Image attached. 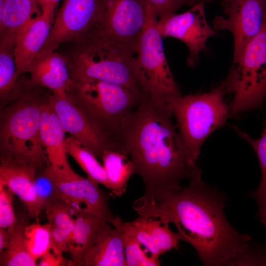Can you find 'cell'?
I'll use <instances>...</instances> for the list:
<instances>
[{
    "instance_id": "obj_9",
    "label": "cell",
    "mask_w": 266,
    "mask_h": 266,
    "mask_svg": "<svg viewBox=\"0 0 266 266\" xmlns=\"http://www.w3.org/2000/svg\"><path fill=\"white\" fill-rule=\"evenodd\" d=\"M147 19L144 0H102L96 33L126 46L134 54Z\"/></svg>"
},
{
    "instance_id": "obj_13",
    "label": "cell",
    "mask_w": 266,
    "mask_h": 266,
    "mask_svg": "<svg viewBox=\"0 0 266 266\" xmlns=\"http://www.w3.org/2000/svg\"><path fill=\"white\" fill-rule=\"evenodd\" d=\"M49 171L54 179L59 200L69 205L77 213H89L100 217L112 225L116 216L110 210V194L101 190L99 184L88 177L84 178L75 172L65 175Z\"/></svg>"
},
{
    "instance_id": "obj_24",
    "label": "cell",
    "mask_w": 266,
    "mask_h": 266,
    "mask_svg": "<svg viewBox=\"0 0 266 266\" xmlns=\"http://www.w3.org/2000/svg\"><path fill=\"white\" fill-rule=\"evenodd\" d=\"M128 157L127 154L114 148L105 150L101 157L112 197H120L125 193L127 182L135 173L134 165Z\"/></svg>"
},
{
    "instance_id": "obj_35",
    "label": "cell",
    "mask_w": 266,
    "mask_h": 266,
    "mask_svg": "<svg viewBox=\"0 0 266 266\" xmlns=\"http://www.w3.org/2000/svg\"><path fill=\"white\" fill-rule=\"evenodd\" d=\"M63 253L51 248L39 260L38 266H67L69 260H66Z\"/></svg>"
},
{
    "instance_id": "obj_12",
    "label": "cell",
    "mask_w": 266,
    "mask_h": 266,
    "mask_svg": "<svg viewBox=\"0 0 266 266\" xmlns=\"http://www.w3.org/2000/svg\"><path fill=\"white\" fill-rule=\"evenodd\" d=\"M157 27L162 37H173L185 44L189 50L187 65L190 67L197 65L200 53L207 50V39L217 33L206 20L202 1L182 13L158 19Z\"/></svg>"
},
{
    "instance_id": "obj_39",
    "label": "cell",
    "mask_w": 266,
    "mask_h": 266,
    "mask_svg": "<svg viewBox=\"0 0 266 266\" xmlns=\"http://www.w3.org/2000/svg\"><path fill=\"white\" fill-rule=\"evenodd\" d=\"M198 0L203 2V1H210V0Z\"/></svg>"
},
{
    "instance_id": "obj_21",
    "label": "cell",
    "mask_w": 266,
    "mask_h": 266,
    "mask_svg": "<svg viewBox=\"0 0 266 266\" xmlns=\"http://www.w3.org/2000/svg\"><path fill=\"white\" fill-rule=\"evenodd\" d=\"M106 220L95 215L80 212L74 217L73 231L67 251L70 257L67 266H74L94 245L101 233L111 226Z\"/></svg>"
},
{
    "instance_id": "obj_36",
    "label": "cell",
    "mask_w": 266,
    "mask_h": 266,
    "mask_svg": "<svg viewBox=\"0 0 266 266\" xmlns=\"http://www.w3.org/2000/svg\"><path fill=\"white\" fill-rule=\"evenodd\" d=\"M11 237L10 231L6 229L0 228V253L7 248Z\"/></svg>"
},
{
    "instance_id": "obj_15",
    "label": "cell",
    "mask_w": 266,
    "mask_h": 266,
    "mask_svg": "<svg viewBox=\"0 0 266 266\" xmlns=\"http://www.w3.org/2000/svg\"><path fill=\"white\" fill-rule=\"evenodd\" d=\"M113 226L134 237L150 253V256L159 261V257L173 249H177L180 236L173 232L169 225L164 224L158 218L138 216L135 220L124 222L116 216Z\"/></svg>"
},
{
    "instance_id": "obj_10",
    "label": "cell",
    "mask_w": 266,
    "mask_h": 266,
    "mask_svg": "<svg viewBox=\"0 0 266 266\" xmlns=\"http://www.w3.org/2000/svg\"><path fill=\"white\" fill-rule=\"evenodd\" d=\"M102 0H64L41 51H53L66 42H77L96 29Z\"/></svg>"
},
{
    "instance_id": "obj_7",
    "label": "cell",
    "mask_w": 266,
    "mask_h": 266,
    "mask_svg": "<svg viewBox=\"0 0 266 266\" xmlns=\"http://www.w3.org/2000/svg\"><path fill=\"white\" fill-rule=\"evenodd\" d=\"M146 4V22L135 52L134 72L142 96L167 104L169 100L181 94L165 56L163 37L157 27L158 16Z\"/></svg>"
},
{
    "instance_id": "obj_33",
    "label": "cell",
    "mask_w": 266,
    "mask_h": 266,
    "mask_svg": "<svg viewBox=\"0 0 266 266\" xmlns=\"http://www.w3.org/2000/svg\"><path fill=\"white\" fill-rule=\"evenodd\" d=\"M251 241L232 266H266V245Z\"/></svg>"
},
{
    "instance_id": "obj_23",
    "label": "cell",
    "mask_w": 266,
    "mask_h": 266,
    "mask_svg": "<svg viewBox=\"0 0 266 266\" xmlns=\"http://www.w3.org/2000/svg\"><path fill=\"white\" fill-rule=\"evenodd\" d=\"M44 210L50 225L52 248L63 253L66 252L73 229L74 217L77 213L61 200L48 205Z\"/></svg>"
},
{
    "instance_id": "obj_5",
    "label": "cell",
    "mask_w": 266,
    "mask_h": 266,
    "mask_svg": "<svg viewBox=\"0 0 266 266\" xmlns=\"http://www.w3.org/2000/svg\"><path fill=\"white\" fill-rule=\"evenodd\" d=\"M222 85L202 94L180 96L167 104L177 123L178 133L191 163L197 165L200 148L206 138L225 125L231 115Z\"/></svg>"
},
{
    "instance_id": "obj_34",
    "label": "cell",
    "mask_w": 266,
    "mask_h": 266,
    "mask_svg": "<svg viewBox=\"0 0 266 266\" xmlns=\"http://www.w3.org/2000/svg\"><path fill=\"white\" fill-rule=\"evenodd\" d=\"M153 8L158 18L175 13L186 5H194L198 0H144Z\"/></svg>"
},
{
    "instance_id": "obj_8",
    "label": "cell",
    "mask_w": 266,
    "mask_h": 266,
    "mask_svg": "<svg viewBox=\"0 0 266 266\" xmlns=\"http://www.w3.org/2000/svg\"><path fill=\"white\" fill-rule=\"evenodd\" d=\"M221 85L225 94L233 95L231 115L263 107L266 97V13L261 31L248 43L239 62L233 64Z\"/></svg>"
},
{
    "instance_id": "obj_37",
    "label": "cell",
    "mask_w": 266,
    "mask_h": 266,
    "mask_svg": "<svg viewBox=\"0 0 266 266\" xmlns=\"http://www.w3.org/2000/svg\"><path fill=\"white\" fill-rule=\"evenodd\" d=\"M60 0H37L43 12H54Z\"/></svg>"
},
{
    "instance_id": "obj_1",
    "label": "cell",
    "mask_w": 266,
    "mask_h": 266,
    "mask_svg": "<svg viewBox=\"0 0 266 266\" xmlns=\"http://www.w3.org/2000/svg\"><path fill=\"white\" fill-rule=\"evenodd\" d=\"M225 197L206 185L201 177L186 187L159 188L147 201H135L139 216L152 217L173 224L180 240L192 245L204 266H232L252 240L228 222Z\"/></svg>"
},
{
    "instance_id": "obj_26",
    "label": "cell",
    "mask_w": 266,
    "mask_h": 266,
    "mask_svg": "<svg viewBox=\"0 0 266 266\" xmlns=\"http://www.w3.org/2000/svg\"><path fill=\"white\" fill-rule=\"evenodd\" d=\"M66 146L68 154L75 160L89 178L109 189L105 170L95 154L71 135L66 138Z\"/></svg>"
},
{
    "instance_id": "obj_11",
    "label": "cell",
    "mask_w": 266,
    "mask_h": 266,
    "mask_svg": "<svg viewBox=\"0 0 266 266\" xmlns=\"http://www.w3.org/2000/svg\"><path fill=\"white\" fill-rule=\"evenodd\" d=\"M226 17L213 20L216 30H228L234 39L233 64L239 62L248 43L261 31L266 13V0H223Z\"/></svg>"
},
{
    "instance_id": "obj_4",
    "label": "cell",
    "mask_w": 266,
    "mask_h": 266,
    "mask_svg": "<svg viewBox=\"0 0 266 266\" xmlns=\"http://www.w3.org/2000/svg\"><path fill=\"white\" fill-rule=\"evenodd\" d=\"M42 101L26 92L1 112L0 163L29 166L37 171L46 168L40 133Z\"/></svg>"
},
{
    "instance_id": "obj_32",
    "label": "cell",
    "mask_w": 266,
    "mask_h": 266,
    "mask_svg": "<svg viewBox=\"0 0 266 266\" xmlns=\"http://www.w3.org/2000/svg\"><path fill=\"white\" fill-rule=\"evenodd\" d=\"M14 195L6 185L0 183V228L8 230L17 220L13 205Z\"/></svg>"
},
{
    "instance_id": "obj_20",
    "label": "cell",
    "mask_w": 266,
    "mask_h": 266,
    "mask_svg": "<svg viewBox=\"0 0 266 266\" xmlns=\"http://www.w3.org/2000/svg\"><path fill=\"white\" fill-rule=\"evenodd\" d=\"M41 13L37 0H5L0 14V42L15 46L26 28Z\"/></svg>"
},
{
    "instance_id": "obj_19",
    "label": "cell",
    "mask_w": 266,
    "mask_h": 266,
    "mask_svg": "<svg viewBox=\"0 0 266 266\" xmlns=\"http://www.w3.org/2000/svg\"><path fill=\"white\" fill-rule=\"evenodd\" d=\"M54 12H43L25 30L14 47L17 73L26 72L31 63L45 45L54 22Z\"/></svg>"
},
{
    "instance_id": "obj_14",
    "label": "cell",
    "mask_w": 266,
    "mask_h": 266,
    "mask_svg": "<svg viewBox=\"0 0 266 266\" xmlns=\"http://www.w3.org/2000/svg\"><path fill=\"white\" fill-rule=\"evenodd\" d=\"M47 96L65 132L69 133L96 157L101 159L107 149H118L114 142L95 127L66 93H52Z\"/></svg>"
},
{
    "instance_id": "obj_2",
    "label": "cell",
    "mask_w": 266,
    "mask_h": 266,
    "mask_svg": "<svg viewBox=\"0 0 266 266\" xmlns=\"http://www.w3.org/2000/svg\"><path fill=\"white\" fill-rule=\"evenodd\" d=\"M172 116L167 105L142 96L113 139L130 157L135 173L143 180L144 192L138 202L149 200L159 188L178 189L183 180L201 177V169L189 159Z\"/></svg>"
},
{
    "instance_id": "obj_18",
    "label": "cell",
    "mask_w": 266,
    "mask_h": 266,
    "mask_svg": "<svg viewBox=\"0 0 266 266\" xmlns=\"http://www.w3.org/2000/svg\"><path fill=\"white\" fill-rule=\"evenodd\" d=\"M37 169L31 166L0 163V183L6 185L26 206L31 218L38 219L44 210L35 187Z\"/></svg>"
},
{
    "instance_id": "obj_28",
    "label": "cell",
    "mask_w": 266,
    "mask_h": 266,
    "mask_svg": "<svg viewBox=\"0 0 266 266\" xmlns=\"http://www.w3.org/2000/svg\"><path fill=\"white\" fill-rule=\"evenodd\" d=\"M15 46L0 42V97L6 100L14 91L19 76L17 73Z\"/></svg>"
},
{
    "instance_id": "obj_27",
    "label": "cell",
    "mask_w": 266,
    "mask_h": 266,
    "mask_svg": "<svg viewBox=\"0 0 266 266\" xmlns=\"http://www.w3.org/2000/svg\"><path fill=\"white\" fill-rule=\"evenodd\" d=\"M233 128L241 137L249 142L259 160L262 173L261 182L257 189L250 193V195L257 203L259 208L257 214L264 213L266 212V125L263 129L261 137L256 139L251 138L235 126Z\"/></svg>"
},
{
    "instance_id": "obj_16",
    "label": "cell",
    "mask_w": 266,
    "mask_h": 266,
    "mask_svg": "<svg viewBox=\"0 0 266 266\" xmlns=\"http://www.w3.org/2000/svg\"><path fill=\"white\" fill-rule=\"evenodd\" d=\"M33 86L46 88L53 93L69 91L73 81L65 56L53 51L39 52L28 68Z\"/></svg>"
},
{
    "instance_id": "obj_17",
    "label": "cell",
    "mask_w": 266,
    "mask_h": 266,
    "mask_svg": "<svg viewBox=\"0 0 266 266\" xmlns=\"http://www.w3.org/2000/svg\"><path fill=\"white\" fill-rule=\"evenodd\" d=\"M40 133L48 163L55 172L73 170L67 159L66 137L59 119L49 103L47 96L41 103Z\"/></svg>"
},
{
    "instance_id": "obj_31",
    "label": "cell",
    "mask_w": 266,
    "mask_h": 266,
    "mask_svg": "<svg viewBox=\"0 0 266 266\" xmlns=\"http://www.w3.org/2000/svg\"><path fill=\"white\" fill-rule=\"evenodd\" d=\"M34 182L37 195L44 209L48 205L60 200L56 182L47 165L44 169L36 172Z\"/></svg>"
},
{
    "instance_id": "obj_25",
    "label": "cell",
    "mask_w": 266,
    "mask_h": 266,
    "mask_svg": "<svg viewBox=\"0 0 266 266\" xmlns=\"http://www.w3.org/2000/svg\"><path fill=\"white\" fill-rule=\"evenodd\" d=\"M29 214L17 217L11 233L9 243L6 249L0 253V266H36L37 263L29 253L25 237V229L30 223Z\"/></svg>"
},
{
    "instance_id": "obj_30",
    "label": "cell",
    "mask_w": 266,
    "mask_h": 266,
    "mask_svg": "<svg viewBox=\"0 0 266 266\" xmlns=\"http://www.w3.org/2000/svg\"><path fill=\"white\" fill-rule=\"evenodd\" d=\"M123 238L126 266H159L160 261L148 256L140 243L132 235L118 226Z\"/></svg>"
},
{
    "instance_id": "obj_38",
    "label": "cell",
    "mask_w": 266,
    "mask_h": 266,
    "mask_svg": "<svg viewBox=\"0 0 266 266\" xmlns=\"http://www.w3.org/2000/svg\"><path fill=\"white\" fill-rule=\"evenodd\" d=\"M257 217L266 229V212L262 214H257Z\"/></svg>"
},
{
    "instance_id": "obj_3",
    "label": "cell",
    "mask_w": 266,
    "mask_h": 266,
    "mask_svg": "<svg viewBox=\"0 0 266 266\" xmlns=\"http://www.w3.org/2000/svg\"><path fill=\"white\" fill-rule=\"evenodd\" d=\"M75 44L65 56L73 80L106 81L142 95L134 72L135 57L126 46L96 33Z\"/></svg>"
},
{
    "instance_id": "obj_29",
    "label": "cell",
    "mask_w": 266,
    "mask_h": 266,
    "mask_svg": "<svg viewBox=\"0 0 266 266\" xmlns=\"http://www.w3.org/2000/svg\"><path fill=\"white\" fill-rule=\"evenodd\" d=\"M26 243L28 251L36 261L52 248L50 225L38 221L29 224L25 229Z\"/></svg>"
},
{
    "instance_id": "obj_6",
    "label": "cell",
    "mask_w": 266,
    "mask_h": 266,
    "mask_svg": "<svg viewBox=\"0 0 266 266\" xmlns=\"http://www.w3.org/2000/svg\"><path fill=\"white\" fill-rule=\"evenodd\" d=\"M73 81L66 93L68 97L113 142L123 120L136 107L141 96L123 86L106 81L95 79Z\"/></svg>"
},
{
    "instance_id": "obj_22",
    "label": "cell",
    "mask_w": 266,
    "mask_h": 266,
    "mask_svg": "<svg viewBox=\"0 0 266 266\" xmlns=\"http://www.w3.org/2000/svg\"><path fill=\"white\" fill-rule=\"evenodd\" d=\"M74 266H126L119 229L110 226L104 231L94 245Z\"/></svg>"
}]
</instances>
